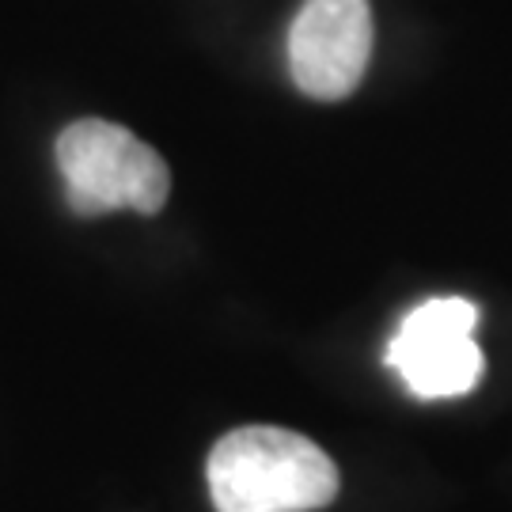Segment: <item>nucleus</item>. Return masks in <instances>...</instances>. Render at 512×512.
<instances>
[{
  "label": "nucleus",
  "mask_w": 512,
  "mask_h": 512,
  "mask_svg": "<svg viewBox=\"0 0 512 512\" xmlns=\"http://www.w3.org/2000/svg\"><path fill=\"white\" fill-rule=\"evenodd\" d=\"M57 167L65 179V194L80 217H99L114 209L160 213L171 190V171L156 148H148L137 133L80 118L57 137Z\"/></svg>",
  "instance_id": "2"
},
{
  "label": "nucleus",
  "mask_w": 512,
  "mask_h": 512,
  "mask_svg": "<svg viewBox=\"0 0 512 512\" xmlns=\"http://www.w3.org/2000/svg\"><path fill=\"white\" fill-rule=\"evenodd\" d=\"M368 0H304L289 31V69L296 88L319 103L346 99L372 57Z\"/></svg>",
  "instance_id": "4"
},
{
  "label": "nucleus",
  "mask_w": 512,
  "mask_h": 512,
  "mask_svg": "<svg viewBox=\"0 0 512 512\" xmlns=\"http://www.w3.org/2000/svg\"><path fill=\"white\" fill-rule=\"evenodd\" d=\"M478 308L463 296H440L414 308L387 346V365L418 399H456L475 391L482 349L475 346Z\"/></svg>",
  "instance_id": "3"
},
{
  "label": "nucleus",
  "mask_w": 512,
  "mask_h": 512,
  "mask_svg": "<svg viewBox=\"0 0 512 512\" xmlns=\"http://www.w3.org/2000/svg\"><path fill=\"white\" fill-rule=\"evenodd\" d=\"M205 475L217 512H315L342 486L315 440L277 425H243L220 437Z\"/></svg>",
  "instance_id": "1"
}]
</instances>
